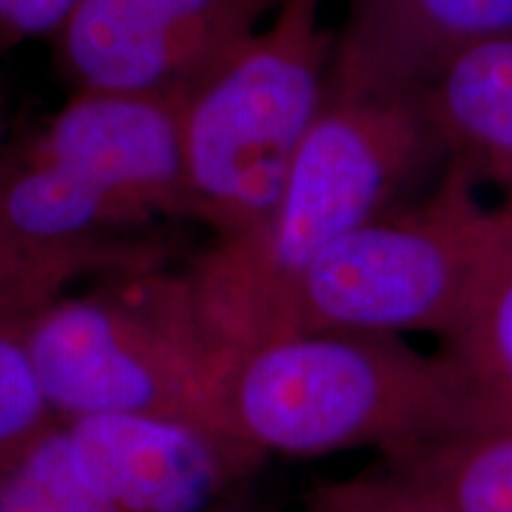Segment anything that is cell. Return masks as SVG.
<instances>
[{"mask_svg": "<svg viewBox=\"0 0 512 512\" xmlns=\"http://www.w3.org/2000/svg\"><path fill=\"white\" fill-rule=\"evenodd\" d=\"M415 95L448 164L512 190V36L463 50Z\"/></svg>", "mask_w": 512, "mask_h": 512, "instance_id": "cell-11", "label": "cell"}, {"mask_svg": "<svg viewBox=\"0 0 512 512\" xmlns=\"http://www.w3.org/2000/svg\"><path fill=\"white\" fill-rule=\"evenodd\" d=\"M380 467L441 512H512V403L472 380L470 394Z\"/></svg>", "mask_w": 512, "mask_h": 512, "instance_id": "cell-10", "label": "cell"}, {"mask_svg": "<svg viewBox=\"0 0 512 512\" xmlns=\"http://www.w3.org/2000/svg\"><path fill=\"white\" fill-rule=\"evenodd\" d=\"M446 159L418 95L330 91L271 214L216 238L185 278L204 335L221 354L292 335L294 299L313 261Z\"/></svg>", "mask_w": 512, "mask_h": 512, "instance_id": "cell-1", "label": "cell"}, {"mask_svg": "<svg viewBox=\"0 0 512 512\" xmlns=\"http://www.w3.org/2000/svg\"><path fill=\"white\" fill-rule=\"evenodd\" d=\"M302 512H441L399 479L377 470L311 489Z\"/></svg>", "mask_w": 512, "mask_h": 512, "instance_id": "cell-16", "label": "cell"}, {"mask_svg": "<svg viewBox=\"0 0 512 512\" xmlns=\"http://www.w3.org/2000/svg\"><path fill=\"white\" fill-rule=\"evenodd\" d=\"M508 204H505V209H508V211H512V190H508Z\"/></svg>", "mask_w": 512, "mask_h": 512, "instance_id": "cell-20", "label": "cell"}, {"mask_svg": "<svg viewBox=\"0 0 512 512\" xmlns=\"http://www.w3.org/2000/svg\"><path fill=\"white\" fill-rule=\"evenodd\" d=\"M323 0H280L271 22L181 95L192 219L216 238L259 226L328 95L335 34Z\"/></svg>", "mask_w": 512, "mask_h": 512, "instance_id": "cell-4", "label": "cell"}, {"mask_svg": "<svg viewBox=\"0 0 512 512\" xmlns=\"http://www.w3.org/2000/svg\"><path fill=\"white\" fill-rule=\"evenodd\" d=\"M162 242L136 235H107L60 245L0 240V332H17L88 278L164 268Z\"/></svg>", "mask_w": 512, "mask_h": 512, "instance_id": "cell-12", "label": "cell"}, {"mask_svg": "<svg viewBox=\"0 0 512 512\" xmlns=\"http://www.w3.org/2000/svg\"><path fill=\"white\" fill-rule=\"evenodd\" d=\"M0 512H126L95 484L57 420L0 475Z\"/></svg>", "mask_w": 512, "mask_h": 512, "instance_id": "cell-14", "label": "cell"}, {"mask_svg": "<svg viewBox=\"0 0 512 512\" xmlns=\"http://www.w3.org/2000/svg\"><path fill=\"white\" fill-rule=\"evenodd\" d=\"M76 458L126 512H209L252 484L266 456L214 427L150 415L62 420Z\"/></svg>", "mask_w": 512, "mask_h": 512, "instance_id": "cell-8", "label": "cell"}, {"mask_svg": "<svg viewBox=\"0 0 512 512\" xmlns=\"http://www.w3.org/2000/svg\"><path fill=\"white\" fill-rule=\"evenodd\" d=\"M60 420L150 415L233 434L219 411L221 351L204 335L185 273L110 275L64 294L19 335Z\"/></svg>", "mask_w": 512, "mask_h": 512, "instance_id": "cell-3", "label": "cell"}, {"mask_svg": "<svg viewBox=\"0 0 512 512\" xmlns=\"http://www.w3.org/2000/svg\"><path fill=\"white\" fill-rule=\"evenodd\" d=\"M209 512H271V510H268L261 501H256L252 489L247 486V489H242L238 494L226 498V501L216 505V508H211Z\"/></svg>", "mask_w": 512, "mask_h": 512, "instance_id": "cell-18", "label": "cell"}, {"mask_svg": "<svg viewBox=\"0 0 512 512\" xmlns=\"http://www.w3.org/2000/svg\"><path fill=\"white\" fill-rule=\"evenodd\" d=\"M10 152L12 150L8 143V119H5V107H3V100H0V176H3Z\"/></svg>", "mask_w": 512, "mask_h": 512, "instance_id": "cell-19", "label": "cell"}, {"mask_svg": "<svg viewBox=\"0 0 512 512\" xmlns=\"http://www.w3.org/2000/svg\"><path fill=\"white\" fill-rule=\"evenodd\" d=\"M451 356L486 392L512 403V211L498 209L460 316L444 337Z\"/></svg>", "mask_w": 512, "mask_h": 512, "instance_id": "cell-13", "label": "cell"}, {"mask_svg": "<svg viewBox=\"0 0 512 512\" xmlns=\"http://www.w3.org/2000/svg\"><path fill=\"white\" fill-rule=\"evenodd\" d=\"M159 216L192 219L181 95L76 93L0 176V240L128 235Z\"/></svg>", "mask_w": 512, "mask_h": 512, "instance_id": "cell-5", "label": "cell"}, {"mask_svg": "<svg viewBox=\"0 0 512 512\" xmlns=\"http://www.w3.org/2000/svg\"><path fill=\"white\" fill-rule=\"evenodd\" d=\"M60 420L43 399L17 332H0V475Z\"/></svg>", "mask_w": 512, "mask_h": 512, "instance_id": "cell-15", "label": "cell"}, {"mask_svg": "<svg viewBox=\"0 0 512 512\" xmlns=\"http://www.w3.org/2000/svg\"><path fill=\"white\" fill-rule=\"evenodd\" d=\"M280 0H79L57 62L76 93L183 95Z\"/></svg>", "mask_w": 512, "mask_h": 512, "instance_id": "cell-7", "label": "cell"}, {"mask_svg": "<svg viewBox=\"0 0 512 512\" xmlns=\"http://www.w3.org/2000/svg\"><path fill=\"white\" fill-rule=\"evenodd\" d=\"M79 0H0V53L55 36Z\"/></svg>", "mask_w": 512, "mask_h": 512, "instance_id": "cell-17", "label": "cell"}, {"mask_svg": "<svg viewBox=\"0 0 512 512\" xmlns=\"http://www.w3.org/2000/svg\"><path fill=\"white\" fill-rule=\"evenodd\" d=\"M496 211L475 181L448 164L437 190L349 230L306 271L292 332L446 337L463 309Z\"/></svg>", "mask_w": 512, "mask_h": 512, "instance_id": "cell-6", "label": "cell"}, {"mask_svg": "<svg viewBox=\"0 0 512 512\" xmlns=\"http://www.w3.org/2000/svg\"><path fill=\"white\" fill-rule=\"evenodd\" d=\"M472 377L396 335L292 332L221 354L219 411L268 458L384 453L446 418Z\"/></svg>", "mask_w": 512, "mask_h": 512, "instance_id": "cell-2", "label": "cell"}, {"mask_svg": "<svg viewBox=\"0 0 512 512\" xmlns=\"http://www.w3.org/2000/svg\"><path fill=\"white\" fill-rule=\"evenodd\" d=\"M512 36V0H347L328 88L415 95L463 50Z\"/></svg>", "mask_w": 512, "mask_h": 512, "instance_id": "cell-9", "label": "cell"}]
</instances>
